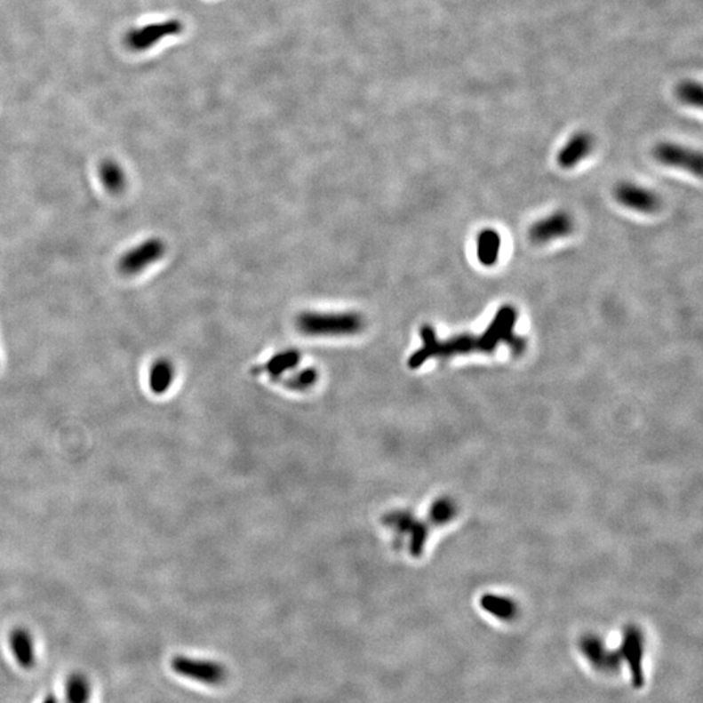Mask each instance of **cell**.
<instances>
[{
  "mask_svg": "<svg viewBox=\"0 0 703 703\" xmlns=\"http://www.w3.org/2000/svg\"><path fill=\"white\" fill-rule=\"evenodd\" d=\"M517 316L516 308L504 305L498 310L486 332H482L481 335L461 333L443 341L436 338L434 327L425 324L419 332L424 344L409 358V368H421L430 358H448L475 352L491 353L500 344H507L515 355H523L526 349V341L515 333Z\"/></svg>",
  "mask_w": 703,
  "mask_h": 703,
  "instance_id": "1",
  "label": "cell"
},
{
  "mask_svg": "<svg viewBox=\"0 0 703 703\" xmlns=\"http://www.w3.org/2000/svg\"><path fill=\"white\" fill-rule=\"evenodd\" d=\"M363 327L365 319L357 313L305 312L297 318V329L308 336H351Z\"/></svg>",
  "mask_w": 703,
  "mask_h": 703,
  "instance_id": "2",
  "label": "cell"
},
{
  "mask_svg": "<svg viewBox=\"0 0 703 703\" xmlns=\"http://www.w3.org/2000/svg\"><path fill=\"white\" fill-rule=\"evenodd\" d=\"M167 246L159 237H150L139 245L128 249L117 262V268L125 276H136L144 273L166 254Z\"/></svg>",
  "mask_w": 703,
  "mask_h": 703,
  "instance_id": "3",
  "label": "cell"
},
{
  "mask_svg": "<svg viewBox=\"0 0 703 703\" xmlns=\"http://www.w3.org/2000/svg\"><path fill=\"white\" fill-rule=\"evenodd\" d=\"M171 667L180 676L203 684L220 685L227 679L226 667L212 660L195 659L186 655H178L173 658Z\"/></svg>",
  "mask_w": 703,
  "mask_h": 703,
  "instance_id": "4",
  "label": "cell"
},
{
  "mask_svg": "<svg viewBox=\"0 0 703 703\" xmlns=\"http://www.w3.org/2000/svg\"><path fill=\"white\" fill-rule=\"evenodd\" d=\"M183 29L184 25L179 20L154 22L131 30L125 37V44L132 52H147L158 44L162 39L180 35Z\"/></svg>",
  "mask_w": 703,
  "mask_h": 703,
  "instance_id": "5",
  "label": "cell"
},
{
  "mask_svg": "<svg viewBox=\"0 0 703 703\" xmlns=\"http://www.w3.org/2000/svg\"><path fill=\"white\" fill-rule=\"evenodd\" d=\"M654 158L659 164L669 167L682 168L693 173L697 178H701L703 172L702 156L699 151L682 147V145L672 144V142H662L654 148Z\"/></svg>",
  "mask_w": 703,
  "mask_h": 703,
  "instance_id": "6",
  "label": "cell"
},
{
  "mask_svg": "<svg viewBox=\"0 0 703 703\" xmlns=\"http://www.w3.org/2000/svg\"><path fill=\"white\" fill-rule=\"evenodd\" d=\"M613 195L619 204H623L627 209L635 210V212H643V214H654V212H659L660 206H662V201L654 190L638 186V184L629 183V181L618 184L613 190Z\"/></svg>",
  "mask_w": 703,
  "mask_h": 703,
  "instance_id": "7",
  "label": "cell"
},
{
  "mask_svg": "<svg viewBox=\"0 0 703 703\" xmlns=\"http://www.w3.org/2000/svg\"><path fill=\"white\" fill-rule=\"evenodd\" d=\"M574 231V220L565 212H556L531 224L529 239L537 245L570 236Z\"/></svg>",
  "mask_w": 703,
  "mask_h": 703,
  "instance_id": "8",
  "label": "cell"
},
{
  "mask_svg": "<svg viewBox=\"0 0 703 703\" xmlns=\"http://www.w3.org/2000/svg\"><path fill=\"white\" fill-rule=\"evenodd\" d=\"M621 662L628 665L632 682L635 688H643L645 684V675H643V637L637 628L627 629L624 633L623 645L619 650Z\"/></svg>",
  "mask_w": 703,
  "mask_h": 703,
  "instance_id": "9",
  "label": "cell"
},
{
  "mask_svg": "<svg viewBox=\"0 0 703 703\" xmlns=\"http://www.w3.org/2000/svg\"><path fill=\"white\" fill-rule=\"evenodd\" d=\"M581 650L589 662L601 671L612 672L621 665L619 651H611L599 638L594 635L582 638Z\"/></svg>",
  "mask_w": 703,
  "mask_h": 703,
  "instance_id": "10",
  "label": "cell"
},
{
  "mask_svg": "<svg viewBox=\"0 0 703 703\" xmlns=\"http://www.w3.org/2000/svg\"><path fill=\"white\" fill-rule=\"evenodd\" d=\"M594 148V140L587 132H579L557 154V164L562 168H573L584 161Z\"/></svg>",
  "mask_w": 703,
  "mask_h": 703,
  "instance_id": "11",
  "label": "cell"
},
{
  "mask_svg": "<svg viewBox=\"0 0 703 703\" xmlns=\"http://www.w3.org/2000/svg\"><path fill=\"white\" fill-rule=\"evenodd\" d=\"M98 176L106 192L122 195L127 189L128 179L124 168L114 159H106L98 168Z\"/></svg>",
  "mask_w": 703,
  "mask_h": 703,
  "instance_id": "12",
  "label": "cell"
},
{
  "mask_svg": "<svg viewBox=\"0 0 703 703\" xmlns=\"http://www.w3.org/2000/svg\"><path fill=\"white\" fill-rule=\"evenodd\" d=\"M11 650L15 659L22 668H32L36 663L35 643L32 635L27 629L18 628L12 630L10 637Z\"/></svg>",
  "mask_w": 703,
  "mask_h": 703,
  "instance_id": "13",
  "label": "cell"
},
{
  "mask_svg": "<svg viewBox=\"0 0 703 703\" xmlns=\"http://www.w3.org/2000/svg\"><path fill=\"white\" fill-rule=\"evenodd\" d=\"M501 237L494 228L482 229L477 236V257L481 265L486 268L497 265L499 260Z\"/></svg>",
  "mask_w": 703,
  "mask_h": 703,
  "instance_id": "14",
  "label": "cell"
},
{
  "mask_svg": "<svg viewBox=\"0 0 703 703\" xmlns=\"http://www.w3.org/2000/svg\"><path fill=\"white\" fill-rule=\"evenodd\" d=\"M175 379V366L167 358H159L148 371V387L156 395L167 392Z\"/></svg>",
  "mask_w": 703,
  "mask_h": 703,
  "instance_id": "15",
  "label": "cell"
},
{
  "mask_svg": "<svg viewBox=\"0 0 703 703\" xmlns=\"http://www.w3.org/2000/svg\"><path fill=\"white\" fill-rule=\"evenodd\" d=\"M481 607L486 612L491 613L492 616L501 619V620H511L517 613V606L511 599L492 595V594L482 596Z\"/></svg>",
  "mask_w": 703,
  "mask_h": 703,
  "instance_id": "16",
  "label": "cell"
},
{
  "mask_svg": "<svg viewBox=\"0 0 703 703\" xmlns=\"http://www.w3.org/2000/svg\"><path fill=\"white\" fill-rule=\"evenodd\" d=\"M92 685L83 674H72L66 683V703H89Z\"/></svg>",
  "mask_w": 703,
  "mask_h": 703,
  "instance_id": "17",
  "label": "cell"
},
{
  "mask_svg": "<svg viewBox=\"0 0 703 703\" xmlns=\"http://www.w3.org/2000/svg\"><path fill=\"white\" fill-rule=\"evenodd\" d=\"M300 360H301L300 352L293 351V349L280 352L278 355H274L273 358H270V361L266 363L265 371L273 378H280L284 372L292 371L293 368H296V366L299 365Z\"/></svg>",
  "mask_w": 703,
  "mask_h": 703,
  "instance_id": "18",
  "label": "cell"
},
{
  "mask_svg": "<svg viewBox=\"0 0 703 703\" xmlns=\"http://www.w3.org/2000/svg\"><path fill=\"white\" fill-rule=\"evenodd\" d=\"M677 97L682 102L694 108H702L703 103V89L699 84L693 83V81H686V83L680 84L677 86Z\"/></svg>",
  "mask_w": 703,
  "mask_h": 703,
  "instance_id": "19",
  "label": "cell"
},
{
  "mask_svg": "<svg viewBox=\"0 0 703 703\" xmlns=\"http://www.w3.org/2000/svg\"><path fill=\"white\" fill-rule=\"evenodd\" d=\"M455 504L450 499H439L431 506L430 520L436 525H443L450 523L455 516Z\"/></svg>",
  "mask_w": 703,
  "mask_h": 703,
  "instance_id": "20",
  "label": "cell"
},
{
  "mask_svg": "<svg viewBox=\"0 0 703 703\" xmlns=\"http://www.w3.org/2000/svg\"><path fill=\"white\" fill-rule=\"evenodd\" d=\"M318 380V372L315 369H304V371L297 372V374L291 375L285 380V387L295 389V391H305V389L313 387Z\"/></svg>",
  "mask_w": 703,
  "mask_h": 703,
  "instance_id": "21",
  "label": "cell"
},
{
  "mask_svg": "<svg viewBox=\"0 0 703 703\" xmlns=\"http://www.w3.org/2000/svg\"><path fill=\"white\" fill-rule=\"evenodd\" d=\"M411 542H409V550L413 556H419L424 551L426 539H427V526L421 521H417L414 528L411 529Z\"/></svg>",
  "mask_w": 703,
  "mask_h": 703,
  "instance_id": "22",
  "label": "cell"
},
{
  "mask_svg": "<svg viewBox=\"0 0 703 703\" xmlns=\"http://www.w3.org/2000/svg\"><path fill=\"white\" fill-rule=\"evenodd\" d=\"M42 703H59L58 699L54 696V694H50L47 696L46 699H44Z\"/></svg>",
  "mask_w": 703,
  "mask_h": 703,
  "instance_id": "23",
  "label": "cell"
}]
</instances>
